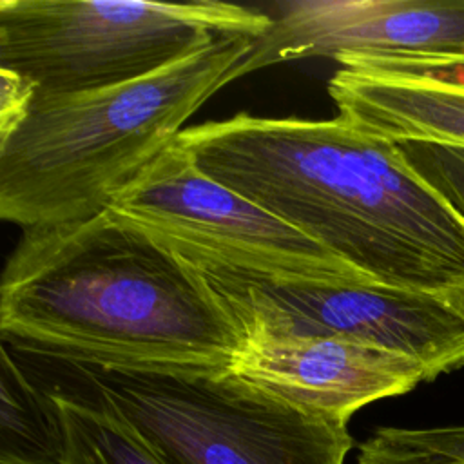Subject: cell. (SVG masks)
Returning <instances> with one entry per match:
<instances>
[{"mask_svg":"<svg viewBox=\"0 0 464 464\" xmlns=\"http://www.w3.org/2000/svg\"><path fill=\"white\" fill-rule=\"evenodd\" d=\"M4 343L100 370L228 373L245 335L201 272L112 208L25 228L0 283Z\"/></svg>","mask_w":464,"mask_h":464,"instance_id":"6da1fadb","label":"cell"},{"mask_svg":"<svg viewBox=\"0 0 464 464\" xmlns=\"http://www.w3.org/2000/svg\"><path fill=\"white\" fill-rule=\"evenodd\" d=\"M178 143L219 183L372 281L439 294L464 281V218L384 140L334 120L239 112Z\"/></svg>","mask_w":464,"mask_h":464,"instance_id":"7a4b0ae2","label":"cell"},{"mask_svg":"<svg viewBox=\"0 0 464 464\" xmlns=\"http://www.w3.org/2000/svg\"><path fill=\"white\" fill-rule=\"evenodd\" d=\"M254 40L225 36L130 83L36 98L0 140V218L25 230L107 210L178 141L185 121L241 76Z\"/></svg>","mask_w":464,"mask_h":464,"instance_id":"3957f363","label":"cell"},{"mask_svg":"<svg viewBox=\"0 0 464 464\" xmlns=\"http://www.w3.org/2000/svg\"><path fill=\"white\" fill-rule=\"evenodd\" d=\"M270 25L259 9L214 0H0V69L33 82L36 98L83 94Z\"/></svg>","mask_w":464,"mask_h":464,"instance_id":"277c9868","label":"cell"},{"mask_svg":"<svg viewBox=\"0 0 464 464\" xmlns=\"http://www.w3.org/2000/svg\"><path fill=\"white\" fill-rule=\"evenodd\" d=\"M87 399L116 413L165 464H344L348 424L312 417L228 373L72 364Z\"/></svg>","mask_w":464,"mask_h":464,"instance_id":"5b68a950","label":"cell"},{"mask_svg":"<svg viewBox=\"0 0 464 464\" xmlns=\"http://www.w3.org/2000/svg\"><path fill=\"white\" fill-rule=\"evenodd\" d=\"M109 208L188 261L245 277L372 283L295 227L205 174L178 141Z\"/></svg>","mask_w":464,"mask_h":464,"instance_id":"8992f818","label":"cell"},{"mask_svg":"<svg viewBox=\"0 0 464 464\" xmlns=\"http://www.w3.org/2000/svg\"><path fill=\"white\" fill-rule=\"evenodd\" d=\"M243 335L339 337L419 362L433 381L464 366V321L439 294L382 283L252 279L190 261Z\"/></svg>","mask_w":464,"mask_h":464,"instance_id":"52a82bcc","label":"cell"},{"mask_svg":"<svg viewBox=\"0 0 464 464\" xmlns=\"http://www.w3.org/2000/svg\"><path fill=\"white\" fill-rule=\"evenodd\" d=\"M270 29L241 63L248 74L274 63L464 58V0L279 2Z\"/></svg>","mask_w":464,"mask_h":464,"instance_id":"ba28073f","label":"cell"},{"mask_svg":"<svg viewBox=\"0 0 464 464\" xmlns=\"http://www.w3.org/2000/svg\"><path fill=\"white\" fill-rule=\"evenodd\" d=\"M230 373L303 413L343 424L359 408L430 381L404 355L310 335H246Z\"/></svg>","mask_w":464,"mask_h":464,"instance_id":"9c48e42d","label":"cell"},{"mask_svg":"<svg viewBox=\"0 0 464 464\" xmlns=\"http://www.w3.org/2000/svg\"><path fill=\"white\" fill-rule=\"evenodd\" d=\"M337 63L328 92L353 129L390 143L464 149V58Z\"/></svg>","mask_w":464,"mask_h":464,"instance_id":"30bf717a","label":"cell"},{"mask_svg":"<svg viewBox=\"0 0 464 464\" xmlns=\"http://www.w3.org/2000/svg\"><path fill=\"white\" fill-rule=\"evenodd\" d=\"M0 464H65V439L54 392L36 386L2 348Z\"/></svg>","mask_w":464,"mask_h":464,"instance_id":"8fae6325","label":"cell"},{"mask_svg":"<svg viewBox=\"0 0 464 464\" xmlns=\"http://www.w3.org/2000/svg\"><path fill=\"white\" fill-rule=\"evenodd\" d=\"M65 439V464H165L105 406L54 392Z\"/></svg>","mask_w":464,"mask_h":464,"instance_id":"7c38bea8","label":"cell"},{"mask_svg":"<svg viewBox=\"0 0 464 464\" xmlns=\"http://www.w3.org/2000/svg\"><path fill=\"white\" fill-rule=\"evenodd\" d=\"M355 464H464V424L379 428L359 444Z\"/></svg>","mask_w":464,"mask_h":464,"instance_id":"4fadbf2b","label":"cell"},{"mask_svg":"<svg viewBox=\"0 0 464 464\" xmlns=\"http://www.w3.org/2000/svg\"><path fill=\"white\" fill-rule=\"evenodd\" d=\"M408 165L464 218V149L433 143H393Z\"/></svg>","mask_w":464,"mask_h":464,"instance_id":"5bb4252c","label":"cell"},{"mask_svg":"<svg viewBox=\"0 0 464 464\" xmlns=\"http://www.w3.org/2000/svg\"><path fill=\"white\" fill-rule=\"evenodd\" d=\"M0 140H4L27 118L36 100V87L27 78L7 69H0Z\"/></svg>","mask_w":464,"mask_h":464,"instance_id":"9a60e30c","label":"cell"},{"mask_svg":"<svg viewBox=\"0 0 464 464\" xmlns=\"http://www.w3.org/2000/svg\"><path fill=\"white\" fill-rule=\"evenodd\" d=\"M439 295L450 306V310L464 321V281L439 292Z\"/></svg>","mask_w":464,"mask_h":464,"instance_id":"2e32d148","label":"cell"}]
</instances>
